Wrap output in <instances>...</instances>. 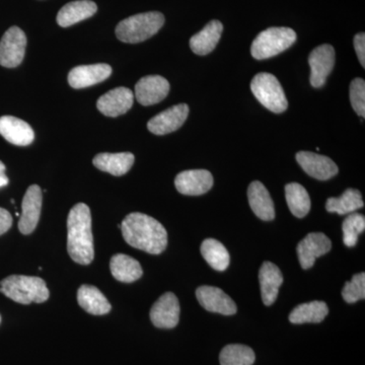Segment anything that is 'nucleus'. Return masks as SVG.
I'll use <instances>...</instances> for the list:
<instances>
[{"label":"nucleus","mask_w":365,"mask_h":365,"mask_svg":"<svg viewBox=\"0 0 365 365\" xmlns=\"http://www.w3.org/2000/svg\"><path fill=\"white\" fill-rule=\"evenodd\" d=\"M122 234L129 246L148 254H162L168 246V232L162 223L143 213H130L121 225Z\"/></svg>","instance_id":"obj_1"},{"label":"nucleus","mask_w":365,"mask_h":365,"mask_svg":"<svg viewBox=\"0 0 365 365\" xmlns=\"http://www.w3.org/2000/svg\"><path fill=\"white\" fill-rule=\"evenodd\" d=\"M67 252L72 260L88 265L95 258L90 207L78 203L67 217Z\"/></svg>","instance_id":"obj_2"},{"label":"nucleus","mask_w":365,"mask_h":365,"mask_svg":"<svg viewBox=\"0 0 365 365\" xmlns=\"http://www.w3.org/2000/svg\"><path fill=\"white\" fill-rule=\"evenodd\" d=\"M0 292L21 304H42L49 299V289L42 278L11 275L0 282Z\"/></svg>","instance_id":"obj_3"},{"label":"nucleus","mask_w":365,"mask_h":365,"mask_svg":"<svg viewBox=\"0 0 365 365\" xmlns=\"http://www.w3.org/2000/svg\"><path fill=\"white\" fill-rule=\"evenodd\" d=\"M163 24L165 16L158 11L135 14L118 24L116 36L122 42L136 44L155 36Z\"/></svg>","instance_id":"obj_4"},{"label":"nucleus","mask_w":365,"mask_h":365,"mask_svg":"<svg viewBox=\"0 0 365 365\" xmlns=\"http://www.w3.org/2000/svg\"><path fill=\"white\" fill-rule=\"evenodd\" d=\"M297 33L285 26H273L257 36L251 47L252 56L257 60L271 58L292 47Z\"/></svg>","instance_id":"obj_5"},{"label":"nucleus","mask_w":365,"mask_h":365,"mask_svg":"<svg viewBox=\"0 0 365 365\" xmlns=\"http://www.w3.org/2000/svg\"><path fill=\"white\" fill-rule=\"evenodd\" d=\"M251 91L257 100L269 111L279 114L288 108L284 91L273 74L267 72L257 74L252 81Z\"/></svg>","instance_id":"obj_6"},{"label":"nucleus","mask_w":365,"mask_h":365,"mask_svg":"<svg viewBox=\"0 0 365 365\" xmlns=\"http://www.w3.org/2000/svg\"><path fill=\"white\" fill-rule=\"evenodd\" d=\"M26 37L19 26H11L0 41V66L14 68L20 66L25 57Z\"/></svg>","instance_id":"obj_7"},{"label":"nucleus","mask_w":365,"mask_h":365,"mask_svg":"<svg viewBox=\"0 0 365 365\" xmlns=\"http://www.w3.org/2000/svg\"><path fill=\"white\" fill-rule=\"evenodd\" d=\"M311 66V85L322 88L335 66V50L333 46L325 44L314 48L309 57Z\"/></svg>","instance_id":"obj_8"},{"label":"nucleus","mask_w":365,"mask_h":365,"mask_svg":"<svg viewBox=\"0 0 365 365\" xmlns=\"http://www.w3.org/2000/svg\"><path fill=\"white\" fill-rule=\"evenodd\" d=\"M42 190L38 185H32L26 190L21 203V215L19 230L23 235L32 234L39 222L42 209Z\"/></svg>","instance_id":"obj_9"},{"label":"nucleus","mask_w":365,"mask_h":365,"mask_svg":"<svg viewBox=\"0 0 365 365\" xmlns=\"http://www.w3.org/2000/svg\"><path fill=\"white\" fill-rule=\"evenodd\" d=\"M180 304L173 292H165L150 309V319L160 329H173L179 324Z\"/></svg>","instance_id":"obj_10"},{"label":"nucleus","mask_w":365,"mask_h":365,"mask_svg":"<svg viewBox=\"0 0 365 365\" xmlns=\"http://www.w3.org/2000/svg\"><path fill=\"white\" fill-rule=\"evenodd\" d=\"M332 242L322 232H312L297 245V252L300 266L307 270L313 267L316 259L330 252Z\"/></svg>","instance_id":"obj_11"},{"label":"nucleus","mask_w":365,"mask_h":365,"mask_svg":"<svg viewBox=\"0 0 365 365\" xmlns=\"http://www.w3.org/2000/svg\"><path fill=\"white\" fill-rule=\"evenodd\" d=\"M297 160L309 176L321 181H327L339 172L337 165L330 158L311 151H299L297 153Z\"/></svg>","instance_id":"obj_12"},{"label":"nucleus","mask_w":365,"mask_h":365,"mask_svg":"<svg viewBox=\"0 0 365 365\" xmlns=\"http://www.w3.org/2000/svg\"><path fill=\"white\" fill-rule=\"evenodd\" d=\"M175 186L182 195H203L212 188V174L206 170H184L175 179Z\"/></svg>","instance_id":"obj_13"},{"label":"nucleus","mask_w":365,"mask_h":365,"mask_svg":"<svg viewBox=\"0 0 365 365\" xmlns=\"http://www.w3.org/2000/svg\"><path fill=\"white\" fill-rule=\"evenodd\" d=\"M196 297L199 304L211 313L225 316H232L237 313V304L220 288L203 285L197 288Z\"/></svg>","instance_id":"obj_14"},{"label":"nucleus","mask_w":365,"mask_h":365,"mask_svg":"<svg viewBox=\"0 0 365 365\" xmlns=\"http://www.w3.org/2000/svg\"><path fill=\"white\" fill-rule=\"evenodd\" d=\"M189 115V107L179 104L170 107L153 118L148 123V130L155 135H165L177 131L186 121Z\"/></svg>","instance_id":"obj_15"},{"label":"nucleus","mask_w":365,"mask_h":365,"mask_svg":"<svg viewBox=\"0 0 365 365\" xmlns=\"http://www.w3.org/2000/svg\"><path fill=\"white\" fill-rule=\"evenodd\" d=\"M170 83L160 76H148L139 79L135 86L137 102L151 106L162 102L169 95Z\"/></svg>","instance_id":"obj_16"},{"label":"nucleus","mask_w":365,"mask_h":365,"mask_svg":"<svg viewBox=\"0 0 365 365\" xmlns=\"http://www.w3.org/2000/svg\"><path fill=\"white\" fill-rule=\"evenodd\" d=\"M133 93L129 88H117L108 91L98 98L97 107L98 111L105 116L118 117L125 114L133 106Z\"/></svg>","instance_id":"obj_17"},{"label":"nucleus","mask_w":365,"mask_h":365,"mask_svg":"<svg viewBox=\"0 0 365 365\" xmlns=\"http://www.w3.org/2000/svg\"><path fill=\"white\" fill-rule=\"evenodd\" d=\"M112 73V67L108 64H91L74 67L68 74L71 88H85L106 81Z\"/></svg>","instance_id":"obj_18"},{"label":"nucleus","mask_w":365,"mask_h":365,"mask_svg":"<svg viewBox=\"0 0 365 365\" xmlns=\"http://www.w3.org/2000/svg\"><path fill=\"white\" fill-rule=\"evenodd\" d=\"M0 135L14 145L26 146L35 138L32 127L26 122L13 116L0 118Z\"/></svg>","instance_id":"obj_19"},{"label":"nucleus","mask_w":365,"mask_h":365,"mask_svg":"<svg viewBox=\"0 0 365 365\" xmlns=\"http://www.w3.org/2000/svg\"><path fill=\"white\" fill-rule=\"evenodd\" d=\"M259 281L263 304L265 306H271L277 299L279 288L282 284V273L275 264L264 262L259 271Z\"/></svg>","instance_id":"obj_20"},{"label":"nucleus","mask_w":365,"mask_h":365,"mask_svg":"<svg viewBox=\"0 0 365 365\" xmlns=\"http://www.w3.org/2000/svg\"><path fill=\"white\" fill-rule=\"evenodd\" d=\"M250 206L255 213L262 220L270 222L275 218V209L267 188L261 182H251L248 189Z\"/></svg>","instance_id":"obj_21"},{"label":"nucleus","mask_w":365,"mask_h":365,"mask_svg":"<svg viewBox=\"0 0 365 365\" xmlns=\"http://www.w3.org/2000/svg\"><path fill=\"white\" fill-rule=\"evenodd\" d=\"M223 32V25L220 21H209L200 32L190 39V47L197 55H207L215 49Z\"/></svg>","instance_id":"obj_22"},{"label":"nucleus","mask_w":365,"mask_h":365,"mask_svg":"<svg viewBox=\"0 0 365 365\" xmlns=\"http://www.w3.org/2000/svg\"><path fill=\"white\" fill-rule=\"evenodd\" d=\"M135 158L131 153H98L93 158V165L102 172L120 177L127 174L133 165Z\"/></svg>","instance_id":"obj_23"},{"label":"nucleus","mask_w":365,"mask_h":365,"mask_svg":"<svg viewBox=\"0 0 365 365\" xmlns=\"http://www.w3.org/2000/svg\"><path fill=\"white\" fill-rule=\"evenodd\" d=\"M97 11V4L91 0L69 2L60 9L57 14V23L62 28H67L91 18Z\"/></svg>","instance_id":"obj_24"},{"label":"nucleus","mask_w":365,"mask_h":365,"mask_svg":"<svg viewBox=\"0 0 365 365\" xmlns=\"http://www.w3.org/2000/svg\"><path fill=\"white\" fill-rule=\"evenodd\" d=\"M78 302L88 314L102 316L111 312V304L100 289L91 285H83L78 292Z\"/></svg>","instance_id":"obj_25"},{"label":"nucleus","mask_w":365,"mask_h":365,"mask_svg":"<svg viewBox=\"0 0 365 365\" xmlns=\"http://www.w3.org/2000/svg\"><path fill=\"white\" fill-rule=\"evenodd\" d=\"M110 269L113 277L124 283L134 282L141 278L143 274L140 263L124 254H117L112 257Z\"/></svg>","instance_id":"obj_26"},{"label":"nucleus","mask_w":365,"mask_h":365,"mask_svg":"<svg viewBox=\"0 0 365 365\" xmlns=\"http://www.w3.org/2000/svg\"><path fill=\"white\" fill-rule=\"evenodd\" d=\"M328 314L329 307L326 302L314 300L294 307L289 314V321L290 323L297 325L304 323H321Z\"/></svg>","instance_id":"obj_27"},{"label":"nucleus","mask_w":365,"mask_h":365,"mask_svg":"<svg viewBox=\"0 0 365 365\" xmlns=\"http://www.w3.org/2000/svg\"><path fill=\"white\" fill-rule=\"evenodd\" d=\"M361 193L356 189L349 188L338 198L331 197L327 200L326 209L328 212L339 215H350L364 207Z\"/></svg>","instance_id":"obj_28"},{"label":"nucleus","mask_w":365,"mask_h":365,"mask_svg":"<svg viewBox=\"0 0 365 365\" xmlns=\"http://www.w3.org/2000/svg\"><path fill=\"white\" fill-rule=\"evenodd\" d=\"M285 197L288 207L295 217H304L311 210V198L302 185L297 182L287 184L285 186Z\"/></svg>","instance_id":"obj_29"},{"label":"nucleus","mask_w":365,"mask_h":365,"mask_svg":"<svg viewBox=\"0 0 365 365\" xmlns=\"http://www.w3.org/2000/svg\"><path fill=\"white\" fill-rule=\"evenodd\" d=\"M201 254L211 268L216 271L227 270L230 257L227 248L217 240L207 239L201 245Z\"/></svg>","instance_id":"obj_30"},{"label":"nucleus","mask_w":365,"mask_h":365,"mask_svg":"<svg viewBox=\"0 0 365 365\" xmlns=\"http://www.w3.org/2000/svg\"><path fill=\"white\" fill-rule=\"evenodd\" d=\"M255 359L253 349L242 344L225 346L220 355V365H253Z\"/></svg>","instance_id":"obj_31"},{"label":"nucleus","mask_w":365,"mask_h":365,"mask_svg":"<svg viewBox=\"0 0 365 365\" xmlns=\"http://www.w3.org/2000/svg\"><path fill=\"white\" fill-rule=\"evenodd\" d=\"M343 242L348 248L356 246L360 234L365 230V217L360 213H350L342 225Z\"/></svg>","instance_id":"obj_32"},{"label":"nucleus","mask_w":365,"mask_h":365,"mask_svg":"<svg viewBox=\"0 0 365 365\" xmlns=\"http://www.w3.org/2000/svg\"><path fill=\"white\" fill-rule=\"evenodd\" d=\"M342 297L348 304H354L360 299H365V274L364 272L355 274L351 281L345 283Z\"/></svg>","instance_id":"obj_33"},{"label":"nucleus","mask_w":365,"mask_h":365,"mask_svg":"<svg viewBox=\"0 0 365 365\" xmlns=\"http://www.w3.org/2000/svg\"><path fill=\"white\" fill-rule=\"evenodd\" d=\"M350 102L354 111L360 117H365V81L362 78H355L350 85Z\"/></svg>","instance_id":"obj_34"},{"label":"nucleus","mask_w":365,"mask_h":365,"mask_svg":"<svg viewBox=\"0 0 365 365\" xmlns=\"http://www.w3.org/2000/svg\"><path fill=\"white\" fill-rule=\"evenodd\" d=\"M354 47L356 51L357 56H359L360 64L361 66L365 67V34L359 33L354 37Z\"/></svg>","instance_id":"obj_35"},{"label":"nucleus","mask_w":365,"mask_h":365,"mask_svg":"<svg viewBox=\"0 0 365 365\" xmlns=\"http://www.w3.org/2000/svg\"><path fill=\"white\" fill-rule=\"evenodd\" d=\"M13 225V216L6 209L0 207V235L6 234Z\"/></svg>","instance_id":"obj_36"},{"label":"nucleus","mask_w":365,"mask_h":365,"mask_svg":"<svg viewBox=\"0 0 365 365\" xmlns=\"http://www.w3.org/2000/svg\"><path fill=\"white\" fill-rule=\"evenodd\" d=\"M6 165H4V163L0 160V188L6 187L9 182V178H7L6 175Z\"/></svg>","instance_id":"obj_37"},{"label":"nucleus","mask_w":365,"mask_h":365,"mask_svg":"<svg viewBox=\"0 0 365 365\" xmlns=\"http://www.w3.org/2000/svg\"><path fill=\"white\" fill-rule=\"evenodd\" d=\"M0 322H1V318H0Z\"/></svg>","instance_id":"obj_38"}]
</instances>
